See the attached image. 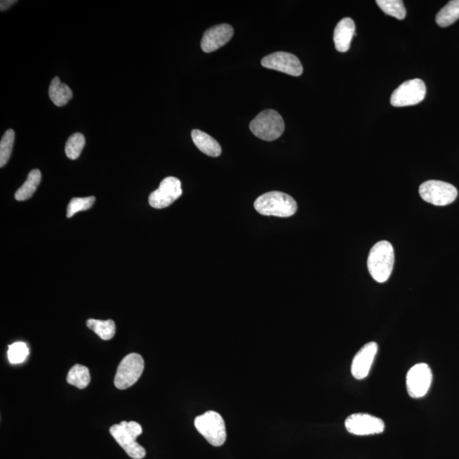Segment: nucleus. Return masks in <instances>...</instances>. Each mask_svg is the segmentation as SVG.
<instances>
[{
  "instance_id": "f257e3e1",
  "label": "nucleus",
  "mask_w": 459,
  "mask_h": 459,
  "mask_svg": "<svg viewBox=\"0 0 459 459\" xmlns=\"http://www.w3.org/2000/svg\"><path fill=\"white\" fill-rule=\"evenodd\" d=\"M255 208L258 213L265 216L288 218L295 215L298 205L296 201L286 193L270 192L258 197Z\"/></svg>"
},
{
  "instance_id": "f03ea898",
  "label": "nucleus",
  "mask_w": 459,
  "mask_h": 459,
  "mask_svg": "<svg viewBox=\"0 0 459 459\" xmlns=\"http://www.w3.org/2000/svg\"><path fill=\"white\" fill-rule=\"evenodd\" d=\"M394 263V248L389 241H378L370 251L368 259V271L378 283H385L390 279Z\"/></svg>"
},
{
  "instance_id": "7ed1b4c3",
  "label": "nucleus",
  "mask_w": 459,
  "mask_h": 459,
  "mask_svg": "<svg viewBox=\"0 0 459 459\" xmlns=\"http://www.w3.org/2000/svg\"><path fill=\"white\" fill-rule=\"evenodd\" d=\"M110 433L128 457L133 459L146 457V449L136 441L137 437L142 433V427L138 423L122 421L119 425H112Z\"/></svg>"
},
{
  "instance_id": "20e7f679",
  "label": "nucleus",
  "mask_w": 459,
  "mask_h": 459,
  "mask_svg": "<svg viewBox=\"0 0 459 459\" xmlns=\"http://www.w3.org/2000/svg\"><path fill=\"white\" fill-rule=\"evenodd\" d=\"M249 128L258 138L272 142L284 134L285 124L279 112L269 109L256 116L249 124Z\"/></svg>"
},
{
  "instance_id": "39448f33",
  "label": "nucleus",
  "mask_w": 459,
  "mask_h": 459,
  "mask_svg": "<svg viewBox=\"0 0 459 459\" xmlns=\"http://www.w3.org/2000/svg\"><path fill=\"white\" fill-rule=\"evenodd\" d=\"M194 425L197 432L213 446H221L227 441L225 421L220 414L215 411H208L202 415L197 416Z\"/></svg>"
},
{
  "instance_id": "423d86ee",
  "label": "nucleus",
  "mask_w": 459,
  "mask_h": 459,
  "mask_svg": "<svg viewBox=\"0 0 459 459\" xmlns=\"http://www.w3.org/2000/svg\"><path fill=\"white\" fill-rule=\"evenodd\" d=\"M145 362L139 354L131 353L124 358L119 365L114 378V385L119 390H126L134 385L142 375Z\"/></svg>"
},
{
  "instance_id": "0eeeda50",
  "label": "nucleus",
  "mask_w": 459,
  "mask_h": 459,
  "mask_svg": "<svg viewBox=\"0 0 459 459\" xmlns=\"http://www.w3.org/2000/svg\"><path fill=\"white\" fill-rule=\"evenodd\" d=\"M420 194L427 203L446 206L457 199L458 190L452 184L444 181L428 180L421 185Z\"/></svg>"
},
{
  "instance_id": "6e6552de",
  "label": "nucleus",
  "mask_w": 459,
  "mask_h": 459,
  "mask_svg": "<svg viewBox=\"0 0 459 459\" xmlns=\"http://www.w3.org/2000/svg\"><path fill=\"white\" fill-rule=\"evenodd\" d=\"M426 95V86L423 80L414 79L401 84L394 90L390 103L397 107L414 106L424 100Z\"/></svg>"
},
{
  "instance_id": "1a4fd4ad",
  "label": "nucleus",
  "mask_w": 459,
  "mask_h": 459,
  "mask_svg": "<svg viewBox=\"0 0 459 459\" xmlns=\"http://www.w3.org/2000/svg\"><path fill=\"white\" fill-rule=\"evenodd\" d=\"M182 195L181 182L175 177H167L160 183L159 187L149 196L151 207L160 209L171 206Z\"/></svg>"
},
{
  "instance_id": "9d476101",
  "label": "nucleus",
  "mask_w": 459,
  "mask_h": 459,
  "mask_svg": "<svg viewBox=\"0 0 459 459\" xmlns=\"http://www.w3.org/2000/svg\"><path fill=\"white\" fill-rule=\"evenodd\" d=\"M432 382V372L425 364L413 366L406 374V390L413 398H421L429 392Z\"/></svg>"
},
{
  "instance_id": "9b49d317",
  "label": "nucleus",
  "mask_w": 459,
  "mask_h": 459,
  "mask_svg": "<svg viewBox=\"0 0 459 459\" xmlns=\"http://www.w3.org/2000/svg\"><path fill=\"white\" fill-rule=\"evenodd\" d=\"M345 425L349 433L356 436L380 434L385 430L384 421L368 413L352 414L346 418Z\"/></svg>"
},
{
  "instance_id": "f8f14e48",
  "label": "nucleus",
  "mask_w": 459,
  "mask_h": 459,
  "mask_svg": "<svg viewBox=\"0 0 459 459\" xmlns=\"http://www.w3.org/2000/svg\"><path fill=\"white\" fill-rule=\"evenodd\" d=\"M261 64L269 69L284 72L291 76H299L303 74V66L299 58L288 52H275L265 56Z\"/></svg>"
},
{
  "instance_id": "ddd939ff",
  "label": "nucleus",
  "mask_w": 459,
  "mask_h": 459,
  "mask_svg": "<svg viewBox=\"0 0 459 459\" xmlns=\"http://www.w3.org/2000/svg\"><path fill=\"white\" fill-rule=\"evenodd\" d=\"M233 34L234 30L229 24L212 27L205 32L201 41V48L205 53H211L227 44L232 39Z\"/></svg>"
},
{
  "instance_id": "4468645a",
  "label": "nucleus",
  "mask_w": 459,
  "mask_h": 459,
  "mask_svg": "<svg viewBox=\"0 0 459 459\" xmlns=\"http://www.w3.org/2000/svg\"><path fill=\"white\" fill-rule=\"evenodd\" d=\"M377 352L378 345L375 342H370L357 353L352 365V373L354 378L361 380L368 377Z\"/></svg>"
},
{
  "instance_id": "2eb2a0df",
  "label": "nucleus",
  "mask_w": 459,
  "mask_h": 459,
  "mask_svg": "<svg viewBox=\"0 0 459 459\" xmlns=\"http://www.w3.org/2000/svg\"><path fill=\"white\" fill-rule=\"evenodd\" d=\"M356 26L352 18H345L337 24L333 33V41L338 51H348L355 34Z\"/></svg>"
},
{
  "instance_id": "dca6fc26",
  "label": "nucleus",
  "mask_w": 459,
  "mask_h": 459,
  "mask_svg": "<svg viewBox=\"0 0 459 459\" xmlns=\"http://www.w3.org/2000/svg\"><path fill=\"white\" fill-rule=\"evenodd\" d=\"M192 138L196 147L204 154L215 158V157H219L222 152L219 142L207 133L199 130H193Z\"/></svg>"
},
{
  "instance_id": "f3484780",
  "label": "nucleus",
  "mask_w": 459,
  "mask_h": 459,
  "mask_svg": "<svg viewBox=\"0 0 459 459\" xmlns=\"http://www.w3.org/2000/svg\"><path fill=\"white\" fill-rule=\"evenodd\" d=\"M49 95L55 106H65L72 98V91L66 84L62 83L58 76H55L51 83Z\"/></svg>"
},
{
  "instance_id": "a211bd4d",
  "label": "nucleus",
  "mask_w": 459,
  "mask_h": 459,
  "mask_svg": "<svg viewBox=\"0 0 459 459\" xmlns=\"http://www.w3.org/2000/svg\"><path fill=\"white\" fill-rule=\"evenodd\" d=\"M41 172L34 170L29 173L27 179L22 186L15 192V197L18 201H25L33 197L41 181Z\"/></svg>"
},
{
  "instance_id": "6ab92c4d",
  "label": "nucleus",
  "mask_w": 459,
  "mask_h": 459,
  "mask_svg": "<svg viewBox=\"0 0 459 459\" xmlns=\"http://www.w3.org/2000/svg\"><path fill=\"white\" fill-rule=\"evenodd\" d=\"M459 19V0H452L438 12L436 22L441 27L452 25Z\"/></svg>"
},
{
  "instance_id": "aec40b11",
  "label": "nucleus",
  "mask_w": 459,
  "mask_h": 459,
  "mask_svg": "<svg viewBox=\"0 0 459 459\" xmlns=\"http://www.w3.org/2000/svg\"><path fill=\"white\" fill-rule=\"evenodd\" d=\"M67 381L76 388H86L91 382L90 370L86 366L76 364L68 372Z\"/></svg>"
},
{
  "instance_id": "412c9836",
  "label": "nucleus",
  "mask_w": 459,
  "mask_h": 459,
  "mask_svg": "<svg viewBox=\"0 0 459 459\" xmlns=\"http://www.w3.org/2000/svg\"><path fill=\"white\" fill-rule=\"evenodd\" d=\"M86 324L88 328L98 334L103 340H110L115 335L116 325L111 319L107 321L88 319Z\"/></svg>"
},
{
  "instance_id": "4be33fe9",
  "label": "nucleus",
  "mask_w": 459,
  "mask_h": 459,
  "mask_svg": "<svg viewBox=\"0 0 459 459\" xmlns=\"http://www.w3.org/2000/svg\"><path fill=\"white\" fill-rule=\"evenodd\" d=\"M376 3L385 14L398 20H404L406 18V10L401 0H377Z\"/></svg>"
},
{
  "instance_id": "5701e85b",
  "label": "nucleus",
  "mask_w": 459,
  "mask_h": 459,
  "mask_svg": "<svg viewBox=\"0 0 459 459\" xmlns=\"http://www.w3.org/2000/svg\"><path fill=\"white\" fill-rule=\"evenodd\" d=\"M86 143V137L81 133H74V135H72L68 138L65 147L67 158L72 160L79 159Z\"/></svg>"
},
{
  "instance_id": "b1692460",
  "label": "nucleus",
  "mask_w": 459,
  "mask_h": 459,
  "mask_svg": "<svg viewBox=\"0 0 459 459\" xmlns=\"http://www.w3.org/2000/svg\"><path fill=\"white\" fill-rule=\"evenodd\" d=\"M15 142V131L8 130L0 142V167L3 168L9 161Z\"/></svg>"
},
{
  "instance_id": "393cba45",
  "label": "nucleus",
  "mask_w": 459,
  "mask_h": 459,
  "mask_svg": "<svg viewBox=\"0 0 459 459\" xmlns=\"http://www.w3.org/2000/svg\"><path fill=\"white\" fill-rule=\"evenodd\" d=\"M95 202V197H74L70 201L67 209V217L71 218L76 213L90 209Z\"/></svg>"
},
{
  "instance_id": "a878e982",
  "label": "nucleus",
  "mask_w": 459,
  "mask_h": 459,
  "mask_svg": "<svg viewBox=\"0 0 459 459\" xmlns=\"http://www.w3.org/2000/svg\"><path fill=\"white\" fill-rule=\"evenodd\" d=\"M28 355H29V349L23 342L12 344L8 350V359L11 364H22Z\"/></svg>"
},
{
  "instance_id": "bb28decb",
  "label": "nucleus",
  "mask_w": 459,
  "mask_h": 459,
  "mask_svg": "<svg viewBox=\"0 0 459 459\" xmlns=\"http://www.w3.org/2000/svg\"><path fill=\"white\" fill-rule=\"evenodd\" d=\"M15 3H17L15 0H2L0 2V9H1V11H5Z\"/></svg>"
}]
</instances>
